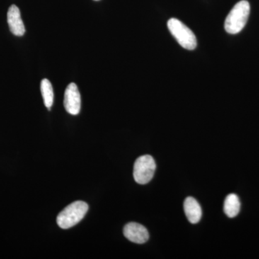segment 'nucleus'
Wrapping results in <instances>:
<instances>
[{"label": "nucleus", "mask_w": 259, "mask_h": 259, "mask_svg": "<svg viewBox=\"0 0 259 259\" xmlns=\"http://www.w3.org/2000/svg\"><path fill=\"white\" fill-rule=\"evenodd\" d=\"M184 209L187 219L192 224L199 222L202 218V208L199 202L193 197H189L185 199Z\"/></svg>", "instance_id": "nucleus-8"}, {"label": "nucleus", "mask_w": 259, "mask_h": 259, "mask_svg": "<svg viewBox=\"0 0 259 259\" xmlns=\"http://www.w3.org/2000/svg\"><path fill=\"white\" fill-rule=\"evenodd\" d=\"M89 209L88 204L83 201H76L63 209L56 218L57 224L63 229L76 226L84 218Z\"/></svg>", "instance_id": "nucleus-2"}, {"label": "nucleus", "mask_w": 259, "mask_h": 259, "mask_svg": "<svg viewBox=\"0 0 259 259\" xmlns=\"http://www.w3.org/2000/svg\"><path fill=\"white\" fill-rule=\"evenodd\" d=\"M8 23L10 31L13 35L23 36L25 34V26L22 20L20 10L16 5H11L8 10Z\"/></svg>", "instance_id": "nucleus-7"}, {"label": "nucleus", "mask_w": 259, "mask_h": 259, "mask_svg": "<svg viewBox=\"0 0 259 259\" xmlns=\"http://www.w3.org/2000/svg\"><path fill=\"white\" fill-rule=\"evenodd\" d=\"M124 236L130 241L138 244H143L148 241L149 233L142 225L136 223H129L123 230Z\"/></svg>", "instance_id": "nucleus-6"}, {"label": "nucleus", "mask_w": 259, "mask_h": 259, "mask_svg": "<svg viewBox=\"0 0 259 259\" xmlns=\"http://www.w3.org/2000/svg\"><path fill=\"white\" fill-rule=\"evenodd\" d=\"M40 90H41L44 105L49 109V110H50L54 104V95L52 84L49 80L47 79L42 80L40 83Z\"/></svg>", "instance_id": "nucleus-10"}, {"label": "nucleus", "mask_w": 259, "mask_h": 259, "mask_svg": "<svg viewBox=\"0 0 259 259\" xmlns=\"http://www.w3.org/2000/svg\"><path fill=\"white\" fill-rule=\"evenodd\" d=\"M156 168L154 159L150 155L138 158L134 168L135 181L140 185H146L152 180Z\"/></svg>", "instance_id": "nucleus-4"}, {"label": "nucleus", "mask_w": 259, "mask_h": 259, "mask_svg": "<svg viewBox=\"0 0 259 259\" xmlns=\"http://www.w3.org/2000/svg\"><path fill=\"white\" fill-rule=\"evenodd\" d=\"M64 107L66 112L73 115L79 113L81 110V95L76 83L68 85L64 94Z\"/></svg>", "instance_id": "nucleus-5"}, {"label": "nucleus", "mask_w": 259, "mask_h": 259, "mask_svg": "<svg viewBox=\"0 0 259 259\" xmlns=\"http://www.w3.org/2000/svg\"><path fill=\"white\" fill-rule=\"evenodd\" d=\"M95 1H99V0H95Z\"/></svg>", "instance_id": "nucleus-11"}, {"label": "nucleus", "mask_w": 259, "mask_h": 259, "mask_svg": "<svg viewBox=\"0 0 259 259\" xmlns=\"http://www.w3.org/2000/svg\"><path fill=\"white\" fill-rule=\"evenodd\" d=\"M250 10V4L248 1L241 0L238 2L231 10L225 21L224 27L226 32L233 35L241 32L248 21Z\"/></svg>", "instance_id": "nucleus-1"}, {"label": "nucleus", "mask_w": 259, "mask_h": 259, "mask_svg": "<svg viewBox=\"0 0 259 259\" xmlns=\"http://www.w3.org/2000/svg\"><path fill=\"white\" fill-rule=\"evenodd\" d=\"M171 35L176 38L181 47L187 50H194L197 47V38L194 32L187 25L176 18H171L167 23Z\"/></svg>", "instance_id": "nucleus-3"}, {"label": "nucleus", "mask_w": 259, "mask_h": 259, "mask_svg": "<svg viewBox=\"0 0 259 259\" xmlns=\"http://www.w3.org/2000/svg\"><path fill=\"white\" fill-rule=\"evenodd\" d=\"M241 209V202L236 194H230L227 196L224 202V212L229 218L238 215Z\"/></svg>", "instance_id": "nucleus-9"}]
</instances>
